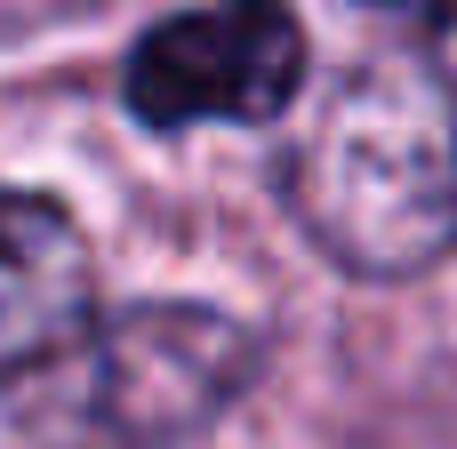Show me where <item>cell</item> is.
I'll use <instances>...</instances> for the list:
<instances>
[{
    "instance_id": "6da1fadb",
    "label": "cell",
    "mask_w": 457,
    "mask_h": 449,
    "mask_svg": "<svg viewBox=\"0 0 457 449\" xmlns=\"http://www.w3.org/2000/svg\"><path fill=\"white\" fill-rule=\"evenodd\" d=\"M289 217L361 281L426 273L457 249V88L434 56H361L281 169Z\"/></svg>"
},
{
    "instance_id": "7a4b0ae2",
    "label": "cell",
    "mask_w": 457,
    "mask_h": 449,
    "mask_svg": "<svg viewBox=\"0 0 457 449\" xmlns=\"http://www.w3.org/2000/svg\"><path fill=\"white\" fill-rule=\"evenodd\" d=\"M257 378V337L217 305H120L24 370L16 418L40 449H177L209 434Z\"/></svg>"
},
{
    "instance_id": "3957f363",
    "label": "cell",
    "mask_w": 457,
    "mask_h": 449,
    "mask_svg": "<svg viewBox=\"0 0 457 449\" xmlns=\"http://www.w3.org/2000/svg\"><path fill=\"white\" fill-rule=\"evenodd\" d=\"M305 80V24L289 0H217L153 24L129 48L120 104L153 137H185L201 121H281Z\"/></svg>"
},
{
    "instance_id": "277c9868",
    "label": "cell",
    "mask_w": 457,
    "mask_h": 449,
    "mask_svg": "<svg viewBox=\"0 0 457 449\" xmlns=\"http://www.w3.org/2000/svg\"><path fill=\"white\" fill-rule=\"evenodd\" d=\"M96 313L88 241L64 201L0 185V378L16 386L48 353H64Z\"/></svg>"
},
{
    "instance_id": "5b68a950",
    "label": "cell",
    "mask_w": 457,
    "mask_h": 449,
    "mask_svg": "<svg viewBox=\"0 0 457 449\" xmlns=\"http://www.w3.org/2000/svg\"><path fill=\"white\" fill-rule=\"evenodd\" d=\"M104 0H0V40H24V32H48L64 16H88Z\"/></svg>"
}]
</instances>
